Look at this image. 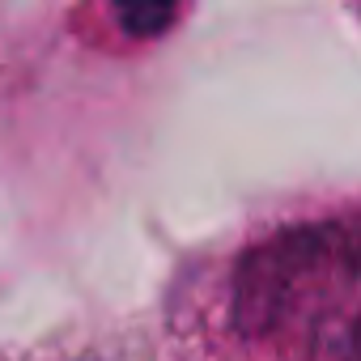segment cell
I'll list each match as a JSON object with an SVG mask.
<instances>
[{"mask_svg": "<svg viewBox=\"0 0 361 361\" xmlns=\"http://www.w3.org/2000/svg\"><path fill=\"white\" fill-rule=\"evenodd\" d=\"M174 18H178V9H119V26L128 35H132V26H145V35H157Z\"/></svg>", "mask_w": 361, "mask_h": 361, "instance_id": "obj_1", "label": "cell"}]
</instances>
